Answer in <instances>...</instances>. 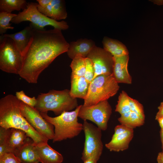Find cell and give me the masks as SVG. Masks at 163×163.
I'll use <instances>...</instances> for the list:
<instances>
[{
	"mask_svg": "<svg viewBox=\"0 0 163 163\" xmlns=\"http://www.w3.org/2000/svg\"><path fill=\"white\" fill-rule=\"evenodd\" d=\"M32 27V35L23 56L19 75L30 83L36 84L41 73L60 55L67 52L69 46L62 30Z\"/></svg>",
	"mask_w": 163,
	"mask_h": 163,
	"instance_id": "obj_1",
	"label": "cell"
},
{
	"mask_svg": "<svg viewBox=\"0 0 163 163\" xmlns=\"http://www.w3.org/2000/svg\"><path fill=\"white\" fill-rule=\"evenodd\" d=\"M21 101L9 94L0 100V126L6 129L15 128L24 131L33 141L34 146L47 143L49 139L37 132L24 117L21 111Z\"/></svg>",
	"mask_w": 163,
	"mask_h": 163,
	"instance_id": "obj_2",
	"label": "cell"
},
{
	"mask_svg": "<svg viewBox=\"0 0 163 163\" xmlns=\"http://www.w3.org/2000/svg\"><path fill=\"white\" fill-rule=\"evenodd\" d=\"M80 106L73 111H64L54 117L49 116L47 112H40L42 117L54 127L53 142L74 138L83 130V124L79 123L78 119Z\"/></svg>",
	"mask_w": 163,
	"mask_h": 163,
	"instance_id": "obj_3",
	"label": "cell"
},
{
	"mask_svg": "<svg viewBox=\"0 0 163 163\" xmlns=\"http://www.w3.org/2000/svg\"><path fill=\"white\" fill-rule=\"evenodd\" d=\"M36 98L37 103L34 107L37 110L40 112L53 111L57 116L78 106L77 99L71 96L70 90L67 89L51 90L47 93H40Z\"/></svg>",
	"mask_w": 163,
	"mask_h": 163,
	"instance_id": "obj_4",
	"label": "cell"
},
{
	"mask_svg": "<svg viewBox=\"0 0 163 163\" xmlns=\"http://www.w3.org/2000/svg\"><path fill=\"white\" fill-rule=\"evenodd\" d=\"M115 110L121 115L118 121L121 124L128 127L133 129L143 125L145 123L143 105L126 94L119 96Z\"/></svg>",
	"mask_w": 163,
	"mask_h": 163,
	"instance_id": "obj_5",
	"label": "cell"
},
{
	"mask_svg": "<svg viewBox=\"0 0 163 163\" xmlns=\"http://www.w3.org/2000/svg\"><path fill=\"white\" fill-rule=\"evenodd\" d=\"M119 88L112 74L97 76L90 83L83 105L90 106L107 100L117 93Z\"/></svg>",
	"mask_w": 163,
	"mask_h": 163,
	"instance_id": "obj_6",
	"label": "cell"
},
{
	"mask_svg": "<svg viewBox=\"0 0 163 163\" xmlns=\"http://www.w3.org/2000/svg\"><path fill=\"white\" fill-rule=\"evenodd\" d=\"M38 5L37 3L28 2L26 8L17 14L11 22L18 24L24 21H29L31 22L30 25L40 29H44V27L47 26H51L61 30H66L69 28V25L66 22L57 21L43 14L38 10Z\"/></svg>",
	"mask_w": 163,
	"mask_h": 163,
	"instance_id": "obj_7",
	"label": "cell"
},
{
	"mask_svg": "<svg viewBox=\"0 0 163 163\" xmlns=\"http://www.w3.org/2000/svg\"><path fill=\"white\" fill-rule=\"evenodd\" d=\"M23 56L11 38L0 36V69L5 72L19 75L23 66Z\"/></svg>",
	"mask_w": 163,
	"mask_h": 163,
	"instance_id": "obj_8",
	"label": "cell"
},
{
	"mask_svg": "<svg viewBox=\"0 0 163 163\" xmlns=\"http://www.w3.org/2000/svg\"><path fill=\"white\" fill-rule=\"evenodd\" d=\"M83 128L85 139L81 159L83 162L90 159L98 161L103 148L102 130L86 120H84Z\"/></svg>",
	"mask_w": 163,
	"mask_h": 163,
	"instance_id": "obj_9",
	"label": "cell"
},
{
	"mask_svg": "<svg viewBox=\"0 0 163 163\" xmlns=\"http://www.w3.org/2000/svg\"><path fill=\"white\" fill-rule=\"evenodd\" d=\"M112 109L107 100L95 105L85 106L81 105L78 117L84 120H89L96 124L101 130H106L112 113Z\"/></svg>",
	"mask_w": 163,
	"mask_h": 163,
	"instance_id": "obj_10",
	"label": "cell"
},
{
	"mask_svg": "<svg viewBox=\"0 0 163 163\" xmlns=\"http://www.w3.org/2000/svg\"><path fill=\"white\" fill-rule=\"evenodd\" d=\"M20 108L23 115L37 132L49 140L53 139L54 126L42 117L39 111L21 101Z\"/></svg>",
	"mask_w": 163,
	"mask_h": 163,
	"instance_id": "obj_11",
	"label": "cell"
},
{
	"mask_svg": "<svg viewBox=\"0 0 163 163\" xmlns=\"http://www.w3.org/2000/svg\"><path fill=\"white\" fill-rule=\"evenodd\" d=\"M91 61L94 70V78L102 75L112 74L113 56L104 48L96 46L87 57Z\"/></svg>",
	"mask_w": 163,
	"mask_h": 163,
	"instance_id": "obj_12",
	"label": "cell"
},
{
	"mask_svg": "<svg viewBox=\"0 0 163 163\" xmlns=\"http://www.w3.org/2000/svg\"><path fill=\"white\" fill-rule=\"evenodd\" d=\"M113 65L112 75L118 83H132V78L128 70V55L113 57Z\"/></svg>",
	"mask_w": 163,
	"mask_h": 163,
	"instance_id": "obj_13",
	"label": "cell"
},
{
	"mask_svg": "<svg viewBox=\"0 0 163 163\" xmlns=\"http://www.w3.org/2000/svg\"><path fill=\"white\" fill-rule=\"evenodd\" d=\"M96 46L95 42L91 40L80 39L69 43L66 53L69 57L72 59L78 57L85 58Z\"/></svg>",
	"mask_w": 163,
	"mask_h": 163,
	"instance_id": "obj_14",
	"label": "cell"
},
{
	"mask_svg": "<svg viewBox=\"0 0 163 163\" xmlns=\"http://www.w3.org/2000/svg\"><path fill=\"white\" fill-rule=\"evenodd\" d=\"M134 135L133 129L129 128L125 132L113 135L111 141L105 145L111 151L118 152L127 149Z\"/></svg>",
	"mask_w": 163,
	"mask_h": 163,
	"instance_id": "obj_15",
	"label": "cell"
},
{
	"mask_svg": "<svg viewBox=\"0 0 163 163\" xmlns=\"http://www.w3.org/2000/svg\"><path fill=\"white\" fill-rule=\"evenodd\" d=\"M39 162L42 163H62L63 158L59 153L53 149L48 143L34 146Z\"/></svg>",
	"mask_w": 163,
	"mask_h": 163,
	"instance_id": "obj_16",
	"label": "cell"
},
{
	"mask_svg": "<svg viewBox=\"0 0 163 163\" xmlns=\"http://www.w3.org/2000/svg\"><path fill=\"white\" fill-rule=\"evenodd\" d=\"M2 35L12 39L18 50L24 56L32 37V27L29 25L18 32Z\"/></svg>",
	"mask_w": 163,
	"mask_h": 163,
	"instance_id": "obj_17",
	"label": "cell"
},
{
	"mask_svg": "<svg viewBox=\"0 0 163 163\" xmlns=\"http://www.w3.org/2000/svg\"><path fill=\"white\" fill-rule=\"evenodd\" d=\"M28 137L26 133L22 130L10 129L6 145L7 152L14 154L16 150L24 145Z\"/></svg>",
	"mask_w": 163,
	"mask_h": 163,
	"instance_id": "obj_18",
	"label": "cell"
},
{
	"mask_svg": "<svg viewBox=\"0 0 163 163\" xmlns=\"http://www.w3.org/2000/svg\"><path fill=\"white\" fill-rule=\"evenodd\" d=\"M71 96L84 100L87 95L90 84L85 77L71 76Z\"/></svg>",
	"mask_w": 163,
	"mask_h": 163,
	"instance_id": "obj_19",
	"label": "cell"
},
{
	"mask_svg": "<svg viewBox=\"0 0 163 163\" xmlns=\"http://www.w3.org/2000/svg\"><path fill=\"white\" fill-rule=\"evenodd\" d=\"M103 48L113 57L128 55L129 52L126 46L120 42L105 37L102 41Z\"/></svg>",
	"mask_w": 163,
	"mask_h": 163,
	"instance_id": "obj_20",
	"label": "cell"
},
{
	"mask_svg": "<svg viewBox=\"0 0 163 163\" xmlns=\"http://www.w3.org/2000/svg\"><path fill=\"white\" fill-rule=\"evenodd\" d=\"M27 3L25 0H0V11L11 13L25 9Z\"/></svg>",
	"mask_w": 163,
	"mask_h": 163,
	"instance_id": "obj_21",
	"label": "cell"
},
{
	"mask_svg": "<svg viewBox=\"0 0 163 163\" xmlns=\"http://www.w3.org/2000/svg\"><path fill=\"white\" fill-rule=\"evenodd\" d=\"M64 1L62 0H52L51 18L57 21L65 19L67 16Z\"/></svg>",
	"mask_w": 163,
	"mask_h": 163,
	"instance_id": "obj_22",
	"label": "cell"
},
{
	"mask_svg": "<svg viewBox=\"0 0 163 163\" xmlns=\"http://www.w3.org/2000/svg\"><path fill=\"white\" fill-rule=\"evenodd\" d=\"M70 67L72 71L71 76H84L85 71V58L80 57L74 58L72 59Z\"/></svg>",
	"mask_w": 163,
	"mask_h": 163,
	"instance_id": "obj_23",
	"label": "cell"
},
{
	"mask_svg": "<svg viewBox=\"0 0 163 163\" xmlns=\"http://www.w3.org/2000/svg\"><path fill=\"white\" fill-rule=\"evenodd\" d=\"M17 14L6 12H0V34H4L8 29H13L10 22L17 16Z\"/></svg>",
	"mask_w": 163,
	"mask_h": 163,
	"instance_id": "obj_24",
	"label": "cell"
},
{
	"mask_svg": "<svg viewBox=\"0 0 163 163\" xmlns=\"http://www.w3.org/2000/svg\"><path fill=\"white\" fill-rule=\"evenodd\" d=\"M10 130V129L0 127V157L7 153L6 145Z\"/></svg>",
	"mask_w": 163,
	"mask_h": 163,
	"instance_id": "obj_25",
	"label": "cell"
},
{
	"mask_svg": "<svg viewBox=\"0 0 163 163\" xmlns=\"http://www.w3.org/2000/svg\"><path fill=\"white\" fill-rule=\"evenodd\" d=\"M15 96L20 101L31 107H34L37 104V98L34 97H31L28 96L23 91H17Z\"/></svg>",
	"mask_w": 163,
	"mask_h": 163,
	"instance_id": "obj_26",
	"label": "cell"
},
{
	"mask_svg": "<svg viewBox=\"0 0 163 163\" xmlns=\"http://www.w3.org/2000/svg\"><path fill=\"white\" fill-rule=\"evenodd\" d=\"M85 71L84 77L90 83L93 79L94 75V70L93 64L88 58H85Z\"/></svg>",
	"mask_w": 163,
	"mask_h": 163,
	"instance_id": "obj_27",
	"label": "cell"
},
{
	"mask_svg": "<svg viewBox=\"0 0 163 163\" xmlns=\"http://www.w3.org/2000/svg\"><path fill=\"white\" fill-rule=\"evenodd\" d=\"M0 163H21L19 159L11 152L4 154L0 157Z\"/></svg>",
	"mask_w": 163,
	"mask_h": 163,
	"instance_id": "obj_28",
	"label": "cell"
},
{
	"mask_svg": "<svg viewBox=\"0 0 163 163\" xmlns=\"http://www.w3.org/2000/svg\"><path fill=\"white\" fill-rule=\"evenodd\" d=\"M158 110L155 116L156 120L160 117L163 116V101L161 102L158 107Z\"/></svg>",
	"mask_w": 163,
	"mask_h": 163,
	"instance_id": "obj_29",
	"label": "cell"
},
{
	"mask_svg": "<svg viewBox=\"0 0 163 163\" xmlns=\"http://www.w3.org/2000/svg\"><path fill=\"white\" fill-rule=\"evenodd\" d=\"M52 0H37L38 5L43 8L46 7L51 2Z\"/></svg>",
	"mask_w": 163,
	"mask_h": 163,
	"instance_id": "obj_30",
	"label": "cell"
},
{
	"mask_svg": "<svg viewBox=\"0 0 163 163\" xmlns=\"http://www.w3.org/2000/svg\"><path fill=\"white\" fill-rule=\"evenodd\" d=\"M158 163H163V151L159 152L157 158Z\"/></svg>",
	"mask_w": 163,
	"mask_h": 163,
	"instance_id": "obj_31",
	"label": "cell"
},
{
	"mask_svg": "<svg viewBox=\"0 0 163 163\" xmlns=\"http://www.w3.org/2000/svg\"><path fill=\"white\" fill-rule=\"evenodd\" d=\"M161 127V130H163V116L160 117L157 120Z\"/></svg>",
	"mask_w": 163,
	"mask_h": 163,
	"instance_id": "obj_32",
	"label": "cell"
},
{
	"mask_svg": "<svg viewBox=\"0 0 163 163\" xmlns=\"http://www.w3.org/2000/svg\"><path fill=\"white\" fill-rule=\"evenodd\" d=\"M97 161L93 159H88L84 162V163H97Z\"/></svg>",
	"mask_w": 163,
	"mask_h": 163,
	"instance_id": "obj_33",
	"label": "cell"
},
{
	"mask_svg": "<svg viewBox=\"0 0 163 163\" xmlns=\"http://www.w3.org/2000/svg\"><path fill=\"white\" fill-rule=\"evenodd\" d=\"M160 137L162 144V148L163 151V130H161L160 131Z\"/></svg>",
	"mask_w": 163,
	"mask_h": 163,
	"instance_id": "obj_34",
	"label": "cell"
}]
</instances>
